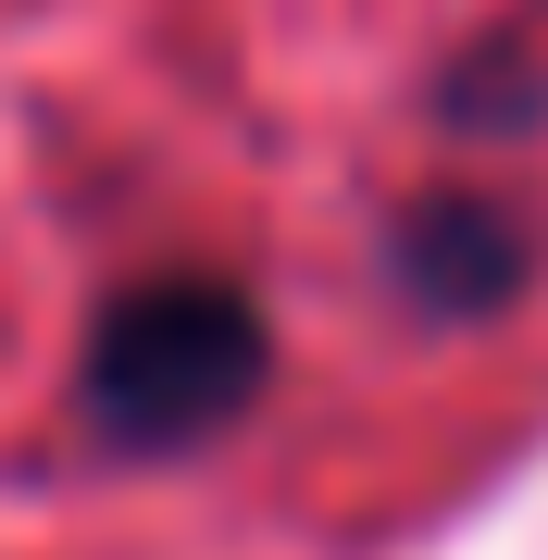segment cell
<instances>
[{"label":"cell","mask_w":548,"mask_h":560,"mask_svg":"<svg viewBox=\"0 0 548 560\" xmlns=\"http://www.w3.org/2000/svg\"><path fill=\"white\" fill-rule=\"evenodd\" d=\"M263 300L224 275H138L125 300H101L88 324V361H75V399H88V436L101 448H200L212 423H237L263 399Z\"/></svg>","instance_id":"obj_1"},{"label":"cell","mask_w":548,"mask_h":560,"mask_svg":"<svg viewBox=\"0 0 548 560\" xmlns=\"http://www.w3.org/2000/svg\"><path fill=\"white\" fill-rule=\"evenodd\" d=\"M386 275L424 312H487V300H511V275H524V224L499 200H424V212L386 224Z\"/></svg>","instance_id":"obj_2"}]
</instances>
